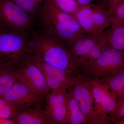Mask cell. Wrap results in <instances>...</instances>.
Returning a JSON list of instances; mask_svg holds the SVG:
<instances>
[{
	"mask_svg": "<svg viewBox=\"0 0 124 124\" xmlns=\"http://www.w3.org/2000/svg\"><path fill=\"white\" fill-rule=\"evenodd\" d=\"M37 14L43 31L69 46L86 34L74 16L62 11L51 0H45Z\"/></svg>",
	"mask_w": 124,
	"mask_h": 124,
	"instance_id": "1",
	"label": "cell"
},
{
	"mask_svg": "<svg viewBox=\"0 0 124 124\" xmlns=\"http://www.w3.org/2000/svg\"><path fill=\"white\" fill-rule=\"evenodd\" d=\"M64 44L54 36L42 31L29 38L25 55L59 69L73 70L70 53Z\"/></svg>",
	"mask_w": 124,
	"mask_h": 124,
	"instance_id": "2",
	"label": "cell"
},
{
	"mask_svg": "<svg viewBox=\"0 0 124 124\" xmlns=\"http://www.w3.org/2000/svg\"><path fill=\"white\" fill-rule=\"evenodd\" d=\"M33 17L9 0H0V29L28 35Z\"/></svg>",
	"mask_w": 124,
	"mask_h": 124,
	"instance_id": "3",
	"label": "cell"
},
{
	"mask_svg": "<svg viewBox=\"0 0 124 124\" xmlns=\"http://www.w3.org/2000/svg\"><path fill=\"white\" fill-rule=\"evenodd\" d=\"M27 35L0 29V60L18 66L26 52Z\"/></svg>",
	"mask_w": 124,
	"mask_h": 124,
	"instance_id": "4",
	"label": "cell"
},
{
	"mask_svg": "<svg viewBox=\"0 0 124 124\" xmlns=\"http://www.w3.org/2000/svg\"><path fill=\"white\" fill-rule=\"evenodd\" d=\"M16 70V80L38 95L45 97L50 89L39 67L24 57Z\"/></svg>",
	"mask_w": 124,
	"mask_h": 124,
	"instance_id": "5",
	"label": "cell"
},
{
	"mask_svg": "<svg viewBox=\"0 0 124 124\" xmlns=\"http://www.w3.org/2000/svg\"><path fill=\"white\" fill-rule=\"evenodd\" d=\"M72 88L70 91L79 103L85 117L86 124H109L95 111L90 80L81 77Z\"/></svg>",
	"mask_w": 124,
	"mask_h": 124,
	"instance_id": "6",
	"label": "cell"
},
{
	"mask_svg": "<svg viewBox=\"0 0 124 124\" xmlns=\"http://www.w3.org/2000/svg\"><path fill=\"white\" fill-rule=\"evenodd\" d=\"M24 57L32 62L40 69L46 79L51 91L66 90L72 87L81 77L73 75V70H63L51 65L28 55Z\"/></svg>",
	"mask_w": 124,
	"mask_h": 124,
	"instance_id": "7",
	"label": "cell"
},
{
	"mask_svg": "<svg viewBox=\"0 0 124 124\" xmlns=\"http://www.w3.org/2000/svg\"><path fill=\"white\" fill-rule=\"evenodd\" d=\"M90 80L94 98V106L96 112L110 123V116L117 107V98L108 86L100 80L91 79Z\"/></svg>",
	"mask_w": 124,
	"mask_h": 124,
	"instance_id": "8",
	"label": "cell"
},
{
	"mask_svg": "<svg viewBox=\"0 0 124 124\" xmlns=\"http://www.w3.org/2000/svg\"><path fill=\"white\" fill-rule=\"evenodd\" d=\"M45 97L17 80L10 88L0 96L14 107L18 111L31 106L42 105Z\"/></svg>",
	"mask_w": 124,
	"mask_h": 124,
	"instance_id": "9",
	"label": "cell"
},
{
	"mask_svg": "<svg viewBox=\"0 0 124 124\" xmlns=\"http://www.w3.org/2000/svg\"><path fill=\"white\" fill-rule=\"evenodd\" d=\"M124 51L108 47L106 49L89 69V73L96 77L114 74L123 70Z\"/></svg>",
	"mask_w": 124,
	"mask_h": 124,
	"instance_id": "10",
	"label": "cell"
},
{
	"mask_svg": "<svg viewBox=\"0 0 124 124\" xmlns=\"http://www.w3.org/2000/svg\"><path fill=\"white\" fill-rule=\"evenodd\" d=\"M68 92L66 90L51 91L45 97L44 108L51 124H65Z\"/></svg>",
	"mask_w": 124,
	"mask_h": 124,
	"instance_id": "11",
	"label": "cell"
},
{
	"mask_svg": "<svg viewBox=\"0 0 124 124\" xmlns=\"http://www.w3.org/2000/svg\"><path fill=\"white\" fill-rule=\"evenodd\" d=\"M101 34H85L69 46L74 70L80 71L83 62L97 42Z\"/></svg>",
	"mask_w": 124,
	"mask_h": 124,
	"instance_id": "12",
	"label": "cell"
},
{
	"mask_svg": "<svg viewBox=\"0 0 124 124\" xmlns=\"http://www.w3.org/2000/svg\"><path fill=\"white\" fill-rule=\"evenodd\" d=\"M11 119L15 124H51L41 104L18 111Z\"/></svg>",
	"mask_w": 124,
	"mask_h": 124,
	"instance_id": "13",
	"label": "cell"
},
{
	"mask_svg": "<svg viewBox=\"0 0 124 124\" xmlns=\"http://www.w3.org/2000/svg\"><path fill=\"white\" fill-rule=\"evenodd\" d=\"M92 6L90 4L79 6L75 17L86 34L100 35L94 22Z\"/></svg>",
	"mask_w": 124,
	"mask_h": 124,
	"instance_id": "14",
	"label": "cell"
},
{
	"mask_svg": "<svg viewBox=\"0 0 124 124\" xmlns=\"http://www.w3.org/2000/svg\"><path fill=\"white\" fill-rule=\"evenodd\" d=\"M65 124H86L85 117L79 103L70 91L68 93Z\"/></svg>",
	"mask_w": 124,
	"mask_h": 124,
	"instance_id": "15",
	"label": "cell"
},
{
	"mask_svg": "<svg viewBox=\"0 0 124 124\" xmlns=\"http://www.w3.org/2000/svg\"><path fill=\"white\" fill-rule=\"evenodd\" d=\"M15 66L0 60V96L11 88L16 81Z\"/></svg>",
	"mask_w": 124,
	"mask_h": 124,
	"instance_id": "16",
	"label": "cell"
},
{
	"mask_svg": "<svg viewBox=\"0 0 124 124\" xmlns=\"http://www.w3.org/2000/svg\"><path fill=\"white\" fill-rule=\"evenodd\" d=\"M108 47L106 31H103L100 35L96 44L83 62L80 71L89 73L90 67L97 59L102 52Z\"/></svg>",
	"mask_w": 124,
	"mask_h": 124,
	"instance_id": "17",
	"label": "cell"
},
{
	"mask_svg": "<svg viewBox=\"0 0 124 124\" xmlns=\"http://www.w3.org/2000/svg\"><path fill=\"white\" fill-rule=\"evenodd\" d=\"M92 10L95 26L99 32L101 33L111 25L108 10L105 9L101 5H93Z\"/></svg>",
	"mask_w": 124,
	"mask_h": 124,
	"instance_id": "18",
	"label": "cell"
},
{
	"mask_svg": "<svg viewBox=\"0 0 124 124\" xmlns=\"http://www.w3.org/2000/svg\"><path fill=\"white\" fill-rule=\"evenodd\" d=\"M106 32L109 47L124 51V27L112 26Z\"/></svg>",
	"mask_w": 124,
	"mask_h": 124,
	"instance_id": "19",
	"label": "cell"
},
{
	"mask_svg": "<svg viewBox=\"0 0 124 124\" xmlns=\"http://www.w3.org/2000/svg\"><path fill=\"white\" fill-rule=\"evenodd\" d=\"M109 13L112 26L124 27V1L116 5L113 11Z\"/></svg>",
	"mask_w": 124,
	"mask_h": 124,
	"instance_id": "20",
	"label": "cell"
},
{
	"mask_svg": "<svg viewBox=\"0 0 124 124\" xmlns=\"http://www.w3.org/2000/svg\"><path fill=\"white\" fill-rule=\"evenodd\" d=\"M62 11L75 17L79 5L75 0H51Z\"/></svg>",
	"mask_w": 124,
	"mask_h": 124,
	"instance_id": "21",
	"label": "cell"
},
{
	"mask_svg": "<svg viewBox=\"0 0 124 124\" xmlns=\"http://www.w3.org/2000/svg\"><path fill=\"white\" fill-rule=\"evenodd\" d=\"M34 17L38 11V1L36 0H9Z\"/></svg>",
	"mask_w": 124,
	"mask_h": 124,
	"instance_id": "22",
	"label": "cell"
},
{
	"mask_svg": "<svg viewBox=\"0 0 124 124\" xmlns=\"http://www.w3.org/2000/svg\"><path fill=\"white\" fill-rule=\"evenodd\" d=\"M17 112L13 105L0 98V118L11 119Z\"/></svg>",
	"mask_w": 124,
	"mask_h": 124,
	"instance_id": "23",
	"label": "cell"
},
{
	"mask_svg": "<svg viewBox=\"0 0 124 124\" xmlns=\"http://www.w3.org/2000/svg\"><path fill=\"white\" fill-rule=\"evenodd\" d=\"M110 117L111 121L115 124L124 118V96L117 99L116 108Z\"/></svg>",
	"mask_w": 124,
	"mask_h": 124,
	"instance_id": "24",
	"label": "cell"
},
{
	"mask_svg": "<svg viewBox=\"0 0 124 124\" xmlns=\"http://www.w3.org/2000/svg\"><path fill=\"white\" fill-rule=\"evenodd\" d=\"M124 0H108V11L109 13H110L113 11L114 8L120 2L124 1Z\"/></svg>",
	"mask_w": 124,
	"mask_h": 124,
	"instance_id": "25",
	"label": "cell"
},
{
	"mask_svg": "<svg viewBox=\"0 0 124 124\" xmlns=\"http://www.w3.org/2000/svg\"><path fill=\"white\" fill-rule=\"evenodd\" d=\"M112 75L118 79L124 86V70H121Z\"/></svg>",
	"mask_w": 124,
	"mask_h": 124,
	"instance_id": "26",
	"label": "cell"
},
{
	"mask_svg": "<svg viewBox=\"0 0 124 124\" xmlns=\"http://www.w3.org/2000/svg\"><path fill=\"white\" fill-rule=\"evenodd\" d=\"M0 124H15V122L11 119L0 118Z\"/></svg>",
	"mask_w": 124,
	"mask_h": 124,
	"instance_id": "27",
	"label": "cell"
},
{
	"mask_svg": "<svg viewBox=\"0 0 124 124\" xmlns=\"http://www.w3.org/2000/svg\"><path fill=\"white\" fill-rule=\"evenodd\" d=\"M95 0H78L77 2L79 5L90 4V3Z\"/></svg>",
	"mask_w": 124,
	"mask_h": 124,
	"instance_id": "28",
	"label": "cell"
},
{
	"mask_svg": "<svg viewBox=\"0 0 124 124\" xmlns=\"http://www.w3.org/2000/svg\"><path fill=\"white\" fill-rule=\"evenodd\" d=\"M116 124H124V118L120 120Z\"/></svg>",
	"mask_w": 124,
	"mask_h": 124,
	"instance_id": "29",
	"label": "cell"
},
{
	"mask_svg": "<svg viewBox=\"0 0 124 124\" xmlns=\"http://www.w3.org/2000/svg\"><path fill=\"white\" fill-rule=\"evenodd\" d=\"M102 0L104 2H108V0Z\"/></svg>",
	"mask_w": 124,
	"mask_h": 124,
	"instance_id": "30",
	"label": "cell"
},
{
	"mask_svg": "<svg viewBox=\"0 0 124 124\" xmlns=\"http://www.w3.org/2000/svg\"><path fill=\"white\" fill-rule=\"evenodd\" d=\"M123 70H124V67H123Z\"/></svg>",
	"mask_w": 124,
	"mask_h": 124,
	"instance_id": "31",
	"label": "cell"
},
{
	"mask_svg": "<svg viewBox=\"0 0 124 124\" xmlns=\"http://www.w3.org/2000/svg\"><path fill=\"white\" fill-rule=\"evenodd\" d=\"M36 0L37 1H38V0Z\"/></svg>",
	"mask_w": 124,
	"mask_h": 124,
	"instance_id": "32",
	"label": "cell"
}]
</instances>
